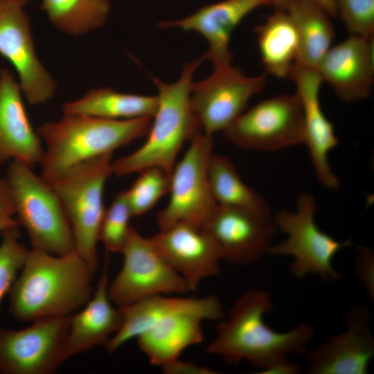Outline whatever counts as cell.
Here are the masks:
<instances>
[{
	"label": "cell",
	"instance_id": "obj_1",
	"mask_svg": "<svg viewBox=\"0 0 374 374\" xmlns=\"http://www.w3.org/2000/svg\"><path fill=\"white\" fill-rule=\"evenodd\" d=\"M274 303L269 292L253 289L242 294L229 311V317L216 326V336L206 352L238 365L247 360L265 370L285 359L287 355L303 354L314 328L301 323L285 332L273 330L264 321Z\"/></svg>",
	"mask_w": 374,
	"mask_h": 374
},
{
	"label": "cell",
	"instance_id": "obj_2",
	"mask_svg": "<svg viewBox=\"0 0 374 374\" xmlns=\"http://www.w3.org/2000/svg\"><path fill=\"white\" fill-rule=\"evenodd\" d=\"M95 272L75 251H28L10 292L9 312L19 321L67 316L92 296Z\"/></svg>",
	"mask_w": 374,
	"mask_h": 374
},
{
	"label": "cell",
	"instance_id": "obj_3",
	"mask_svg": "<svg viewBox=\"0 0 374 374\" xmlns=\"http://www.w3.org/2000/svg\"><path fill=\"white\" fill-rule=\"evenodd\" d=\"M151 123L150 117L110 120L64 113L43 123L37 129L45 143L40 177L51 184L71 168L146 136Z\"/></svg>",
	"mask_w": 374,
	"mask_h": 374
},
{
	"label": "cell",
	"instance_id": "obj_4",
	"mask_svg": "<svg viewBox=\"0 0 374 374\" xmlns=\"http://www.w3.org/2000/svg\"><path fill=\"white\" fill-rule=\"evenodd\" d=\"M202 61L201 57L185 64L179 78L172 83L150 75L157 89L158 105L147 139L132 153L112 162L114 174L125 176L150 167L171 173L184 143L201 132L190 96L195 73Z\"/></svg>",
	"mask_w": 374,
	"mask_h": 374
},
{
	"label": "cell",
	"instance_id": "obj_5",
	"mask_svg": "<svg viewBox=\"0 0 374 374\" xmlns=\"http://www.w3.org/2000/svg\"><path fill=\"white\" fill-rule=\"evenodd\" d=\"M5 179L17 220L26 229L33 249L57 256L75 251L69 220L52 187L30 166L17 161L10 163Z\"/></svg>",
	"mask_w": 374,
	"mask_h": 374
},
{
	"label": "cell",
	"instance_id": "obj_6",
	"mask_svg": "<svg viewBox=\"0 0 374 374\" xmlns=\"http://www.w3.org/2000/svg\"><path fill=\"white\" fill-rule=\"evenodd\" d=\"M112 154L81 163L49 184L69 220L75 251L96 273L99 265L97 243L106 211L103 190L113 173Z\"/></svg>",
	"mask_w": 374,
	"mask_h": 374
},
{
	"label": "cell",
	"instance_id": "obj_7",
	"mask_svg": "<svg viewBox=\"0 0 374 374\" xmlns=\"http://www.w3.org/2000/svg\"><path fill=\"white\" fill-rule=\"evenodd\" d=\"M317 208L314 197L303 193L297 199L295 212L280 211L275 215L273 218L277 229L287 238L271 245L268 252L292 256L291 271L298 278L312 274L326 281H337L341 276L333 267V258L339 250L352 242L350 240L338 241L322 231L314 221Z\"/></svg>",
	"mask_w": 374,
	"mask_h": 374
},
{
	"label": "cell",
	"instance_id": "obj_8",
	"mask_svg": "<svg viewBox=\"0 0 374 374\" xmlns=\"http://www.w3.org/2000/svg\"><path fill=\"white\" fill-rule=\"evenodd\" d=\"M190 143L170 173V199L157 214L159 231L180 222L204 229L218 206L213 197L208 175L213 136L200 132Z\"/></svg>",
	"mask_w": 374,
	"mask_h": 374
},
{
	"label": "cell",
	"instance_id": "obj_9",
	"mask_svg": "<svg viewBox=\"0 0 374 374\" xmlns=\"http://www.w3.org/2000/svg\"><path fill=\"white\" fill-rule=\"evenodd\" d=\"M121 253L122 268L108 285L109 299L117 308L152 295L190 292L185 280L163 258L150 238L132 226Z\"/></svg>",
	"mask_w": 374,
	"mask_h": 374
},
{
	"label": "cell",
	"instance_id": "obj_10",
	"mask_svg": "<svg viewBox=\"0 0 374 374\" xmlns=\"http://www.w3.org/2000/svg\"><path fill=\"white\" fill-rule=\"evenodd\" d=\"M223 132L231 143L248 150L275 151L303 143L300 100L296 93L262 100L243 112Z\"/></svg>",
	"mask_w": 374,
	"mask_h": 374
},
{
	"label": "cell",
	"instance_id": "obj_11",
	"mask_svg": "<svg viewBox=\"0 0 374 374\" xmlns=\"http://www.w3.org/2000/svg\"><path fill=\"white\" fill-rule=\"evenodd\" d=\"M71 315L33 321L13 330L0 328V373L52 374L66 359L64 348Z\"/></svg>",
	"mask_w": 374,
	"mask_h": 374
},
{
	"label": "cell",
	"instance_id": "obj_12",
	"mask_svg": "<svg viewBox=\"0 0 374 374\" xmlns=\"http://www.w3.org/2000/svg\"><path fill=\"white\" fill-rule=\"evenodd\" d=\"M267 74L248 76L232 64L213 67L204 80L193 82L190 103L204 133L224 131L247 109L249 100L260 93Z\"/></svg>",
	"mask_w": 374,
	"mask_h": 374
},
{
	"label": "cell",
	"instance_id": "obj_13",
	"mask_svg": "<svg viewBox=\"0 0 374 374\" xmlns=\"http://www.w3.org/2000/svg\"><path fill=\"white\" fill-rule=\"evenodd\" d=\"M24 6L18 1L0 0V55L15 69L27 102L37 105L54 97L57 84L36 53Z\"/></svg>",
	"mask_w": 374,
	"mask_h": 374
},
{
	"label": "cell",
	"instance_id": "obj_14",
	"mask_svg": "<svg viewBox=\"0 0 374 374\" xmlns=\"http://www.w3.org/2000/svg\"><path fill=\"white\" fill-rule=\"evenodd\" d=\"M223 305L215 296L196 298L190 305L169 313L139 335L137 343L150 363L163 366L179 358L188 347L203 341V320H220Z\"/></svg>",
	"mask_w": 374,
	"mask_h": 374
},
{
	"label": "cell",
	"instance_id": "obj_15",
	"mask_svg": "<svg viewBox=\"0 0 374 374\" xmlns=\"http://www.w3.org/2000/svg\"><path fill=\"white\" fill-rule=\"evenodd\" d=\"M204 229L215 241L222 260L235 265L259 260L268 252L277 230L272 215L219 205Z\"/></svg>",
	"mask_w": 374,
	"mask_h": 374
},
{
	"label": "cell",
	"instance_id": "obj_16",
	"mask_svg": "<svg viewBox=\"0 0 374 374\" xmlns=\"http://www.w3.org/2000/svg\"><path fill=\"white\" fill-rule=\"evenodd\" d=\"M296 87L302 108L304 141L318 181L325 187L336 190L339 180L332 172L328 154L339 144L332 123L324 114L319 99L323 82L318 70L295 62L289 76Z\"/></svg>",
	"mask_w": 374,
	"mask_h": 374
},
{
	"label": "cell",
	"instance_id": "obj_17",
	"mask_svg": "<svg viewBox=\"0 0 374 374\" xmlns=\"http://www.w3.org/2000/svg\"><path fill=\"white\" fill-rule=\"evenodd\" d=\"M150 239L167 263L183 277L190 292L196 290L204 278L220 272L219 249L205 229L180 222Z\"/></svg>",
	"mask_w": 374,
	"mask_h": 374
},
{
	"label": "cell",
	"instance_id": "obj_18",
	"mask_svg": "<svg viewBox=\"0 0 374 374\" xmlns=\"http://www.w3.org/2000/svg\"><path fill=\"white\" fill-rule=\"evenodd\" d=\"M374 355L369 311L363 306L349 310L347 328L330 337L307 356L309 374H366Z\"/></svg>",
	"mask_w": 374,
	"mask_h": 374
},
{
	"label": "cell",
	"instance_id": "obj_19",
	"mask_svg": "<svg viewBox=\"0 0 374 374\" xmlns=\"http://www.w3.org/2000/svg\"><path fill=\"white\" fill-rule=\"evenodd\" d=\"M267 6H271L270 0H223L202 7L181 19L161 21L159 26L202 35L208 44L202 58L209 60L213 67H220L231 64L229 43L236 27L253 10Z\"/></svg>",
	"mask_w": 374,
	"mask_h": 374
},
{
	"label": "cell",
	"instance_id": "obj_20",
	"mask_svg": "<svg viewBox=\"0 0 374 374\" xmlns=\"http://www.w3.org/2000/svg\"><path fill=\"white\" fill-rule=\"evenodd\" d=\"M373 39L350 35L331 46L317 70L343 101L367 98L374 82Z\"/></svg>",
	"mask_w": 374,
	"mask_h": 374
},
{
	"label": "cell",
	"instance_id": "obj_21",
	"mask_svg": "<svg viewBox=\"0 0 374 374\" xmlns=\"http://www.w3.org/2000/svg\"><path fill=\"white\" fill-rule=\"evenodd\" d=\"M44 154L42 139L33 127L18 81L0 69V164L12 159L31 168Z\"/></svg>",
	"mask_w": 374,
	"mask_h": 374
},
{
	"label": "cell",
	"instance_id": "obj_22",
	"mask_svg": "<svg viewBox=\"0 0 374 374\" xmlns=\"http://www.w3.org/2000/svg\"><path fill=\"white\" fill-rule=\"evenodd\" d=\"M107 265L98 282L96 290L85 308L71 317L64 355L66 359L89 350L97 346H105L110 336L116 334L123 323L119 308H115L108 295Z\"/></svg>",
	"mask_w": 374,
	"mask_h": 374
},
{
	"label": "cell",
	"instance_id": "obj_23",
	"mask_svg": "<svg viewBox=\"0 0 374 374\" xmlns=\"http://www.w3.org/2000/svg\"><path fill=\"white\" fill-rule=\"evenodd\" d=\"M255 31L265 73L288 78L299 53L297 30L288 12L276 9Z\"/></svg>",
	"mask_w": 374,
	"mask_h": 374
},
{
	"label": "cell",
	"instance_id": "obj_24",
	"mask_svg": "<svg viewBox=\"0 0 374 374\" xmlns=\"http://www.w3.org/2000/svg\"><path fill=\"white\" fill-rule=\"evenodd\" d=\"M156 96L123 93L109 87L88 91L82 97L64 104V114H78L110 119L152 118L156 112Z\"/></svg>",
	"mask_w": 374,
	"mask_h": 374
},
{
	"label": "cell",
	"instance_id": "obj_25",
	"mask_svg": "<svg viewBox=\"0 0 374 374\" xmlns=\"http://www.w3.org/2000/svg\"><path fill=\"white\" fill-rule=\"evenodd\" d=\"M287 11L295 24L299 39V53L296 62L317 70L335 37L332 17L313 0H295Z\"/></svg>",
	"mask_w": 374,
	"mask_h": 374
},
{
	"label": "cell",
	"instance_id": "obj_26",
	"mask_svg": "<svg viewBox=\"0 0 374 374\" xmlns=\"http://www.w3.org/2000/svg\"><path fill=\"white\" fill-rule=\"evenodd\" d=\"M208 175L211 190L217 205L271 215L265 199L244 184L228 157L212 153Z\"/></svg>",
	"mask_w": 374,
	"mask_h": 374
},
{
	"label": "cell",
	"instance_id": "obj_27",
	"mask_svg": "<svg viewBox=\"0 0 374 374\" xmlns=\"http://www.w3.org/2000/svg\"><path fill=\"white\" fill-rule=\"evenodd\" d=\"M40 8L53 26L74 36L103 26L111 8L109 0H42Z\"/></svg>",
	"mask_w": 374,
	"mask_h": 374
},
{
	"label": "cell",
	"instance_id": "obj_28",
	"mask_svg": "<svg viewBox=\"0 0 374 374\" xmlns=\"http://www.w3.org/2000/svg\"><path fill=\"white\" fill-rule=\"evenodd\" d=\"M139 173L130 188L125 191L132 217L150 211L170 190V174L164 170L150 167Z\"/></svg>",
	"mask_w": 374,
	"mask_h": 374
},
{
	"label": "cell",
	"instance_id": "obj_29",
	"mask_svg": "<svg viewBox=\"0 0 374 374\" xmlns=\"http://www.w3.org/2000/svg\"><path fill=\"white\" fill-rule=\"evenodd\" d=\"M132 214L125 192L118 193L106 209L99 232V241L112 252H121L131 226Z\"/></svg>",
	"mask_w": 374,
	"mask_h": 374
},
{
	"label": "cell",
	"instance_id": "obj_30",
	"mask_svg": "<svg viewBox=\"0 0 374 374\" xmlns=\"http://www.w3.org/2000/svg\"><path fill=\"white\" fill-rule=\"evenodd\" d=\"M0 244V303L10 290L18 271L22 268L28 250L19 242V231L13 227L1 232Z\"/></svg>",
	"mask_w": 374,
	"mask_h": 374
},
{
	"label": "cell",
	"instance_id": "obj_31",
	"mask_svg": "<svg viewBox=\"0 0 374 374\" xmlns=\"http://www.w3.org/2000/svg\"><path fill=\"white\" fill-rule=\"evenodd\" d=\"M350 35L373 39L374 0H332Z\"/></svg>",
	"mask_w": 374,
	"mask_h": 374
},
{
	"label": "cell",
	"instance_id": "obj_32",
	"mask_svg": "<svg viewBox=\"0 0 374 374\" xmlns=\"http://www.w3.org/2000/svg\"><path fill=\"white\" fill-rule=\"evenodd\" d=\"M355 272L372 299L374 295V256L371 248L359 247L355 263Z\"/></svg>",
	"mask_w": 374,
	"mask_h": 374
},
{
	"label": "cell",
	"instance_id": "obj_33",
	"mask_svg": "<svg viewBox=\"0 0 374 374\" xmlns=\"http://www.w3.org/2000/svg\"><path fill=\"white\" fill-rule=\"evenodd\" d=\"M15 206L5 179L0 178V232L19 226Z\"/></svg>",
	"mask_w": 374,
	"mask_h": 374
},
{
	"label": "cell",
	"instance_id": "obj_34",
	"mask_svg": "<svg viewBox=\"0 0 374 374\" xmlns=\"http://www.w3.org/2000/svg\"><path fill=\"white\" fill-rule=\"evenodd\" d=\"M162 371L167 374H213L215 371L211 368L199 366L191 361L184 362L179 358L161 366Z\"/></svg>",
	"mask_w": 374,
	"mask_h": 374
},
{
	"label": "cell",
	"instance_id": "obj_35",
	"mask_svg": "<svg viewBox=\"0 0 374 374\" xmlns=\"http://www.w3.org/2000/svg\"><path fill=\"white\" fill-rule=\"evenodd\" d=\"M301 372V367L298 364L290 362L288 359L281 361L271 367L261 371L260 373L264 374H297Z\"/></svg>",
	"mask_w": 374,
	"mask_h": 374
},
{
	"label": "cell",
	"instance_id": "obj_36",
	"mask_svg": "<svg viewBox=\"0 0 374 374\" xmlns=\"http://www.w3.org/2000/svg\"><path fill=\"white\" fill-rule=\"evenodd\" d=\"M320 4L332 17H337V14L332 0H313Z\"/></svg>",
	"mask_w": 374,
	"mask_h": 374
},
{
	"label": "cell",
	"instance_id": "obj_37",
	"mask_svg": "<svg viewBox=\"0 0 374 374\" xmlns=\"http://www.w3.org/2000/svg\"><path fill=\"white\" fill-rule=\"evenodd\" d=\"M277 10H287L295 0H270Z\"/></svg>",
	"mask_w": 374,
	"mask_h": 374
},
{
	"label": "cell",
	"instance_id": "obj_38",
	"mask_svg": "<svg viewBox=\"0 0 374 374\" xmlns=\"http://www.w3.org/2000/svg\"><path fill=\"white\" fill-rule=\"evenodd\" d=\"M12 1H18L24 4V6H26L28 2H30V0H12Z\"/></svg>",
	"mask_w": 374,
	"mask_h": 374
}]
</instances>
